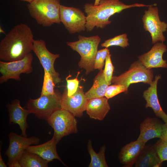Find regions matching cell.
Listing matches in <instances>:
<instances>
[{
    "mask_svg": "<svg viewBox=\"0 0 167 167\" xmlns=\"http://www.w3.org/2000/svg\"><path fill=\"white\" fill-rule=\"evenodd\" d=\"M163 124L157 118L147 117L141 123L140 133L137 139L144 144L155 138H161Z\"/></svg>",
    "mask_w": 167,
    "mask_h": 167,
    "instance_id": "cell-17",
    "label": "cell"
},
{
    "mask_svg": "<svg viewBox=\"0 0 167 167\" xmlns=\"http://www.w3.org/2000/svg\"><path fill=\"white\" fill-rule=\"evenodd\" d=\"M145 145V144L137 140L126 144L122 148L119 153L120 162L124 167H132Z\"/></svg>",
    "mask_w": 167,
    "mask_h": 167,
    "instance_id": "cell-18",
    "label": "cell"
},
{
    "mask_svg": "<svg viewBox=\"0 0 167 167\" xmlns=\"http://www.w3.org/2000/svg\"><path fill=\"white\" fill-rule=\"evenodd\" d=\"M108 100L104 96L88 100L86 111L90 118L104 119L110 109Z\"/></svg>",
    "mask_w": 167,
    "mask_h": 167,
    "instance_id": "cell-20",
    "label": "cell"
},
{
    "mask_svg": "<svg viewBox=\"0 0 167 167\" xmlns=\"http://www.w3.org/2000/svg\"><path fill=\"white\" fill-rule=\"evenodd\" d=\"M153 146L161 162L167 161V142L160 139Z\"/></svg>",
    "mask_w": 167,
    "mask_h": 167,
    "instance_id": "cell-29",
    "label": "cell"
},
{
    "mask_svg": "<svg viewBox=\"0 0 167 167\" xmlns=\"http://www.w3.org/2000/svg\"><path fill=\"white\" fill-rule=\"evenodd\" d=\"M150 5L141 3L126 5L120 0H101L99 4L94 6L92 3H86L84 6L86 14V30L92 31L96 27L103 28L110 24V17L122 11L134 7H148Z\"/></svg>",
    "mask_w": 167,
    "mask_h": 167,
    "instance_id": "cell-2",
    "label": "cell"
},
{
    "mask_svg": "<svg viewBox=\"0 0 167 167\" xmlns=\"http://www.w3.org/2000/svg\"><path fill=\"white\" fill-rule=\"evenodd\" d=\"M79 73V72H78L76 78L74 79H68L69 77L71 76V75H68L66 78L67 82V95L68 96H71L74 94L78 89L79 81L77 77Z\"/></svg>",
    "mask_w": 167,
    "mask_h": 167,
    "instance_id": "cell-31",
    "label": "cell"
},
{
    "mask_svg": "<svg viewBox=\"0 0 167 167\" xmlns=\"http://www.w3.org/2000/svg\"><path fill=\"white\" fill-rule=\"evenodd\" d=\"M57 144L54 137L49 141L42 144L35 146H28L26 150L28 152L37 154L49 162L56 159L60 161L66 166L59 156L57 151L56 145Z\"/></svg>",
    "mask_w": 167,
    "mask_h": 167,
    "instance_id": "cell-19",
    "label": "cell"
},
{
    "mask_svg": "<svg viewBox=\"0 0 167 167\" xmlns=\"http://www.w3.org/2000/svg\"><path fill=\"white\" fill-rule=\"evenodd\" d=\"M0 32L1 33H3L5 34H5V31H4V30H3L1 26L0 27Z\"/></svg>",
    "mask_w": 167,
    "mask_h": 167,
    "instance_id": "cell-35",
    "label": "cell"
},
{
    "mask_svg": "<svg viewBox=\"0 0 167 167\" xmlns=\"http://www.w3.org/2000/svg\"><path fill=\"white\" fill-rule=\"evenodd\" d=\"M41 96L53 95L55 93L54 88L55 84L50 74L45 70Z\"/></svg>",
    "mask_w": 167,
    "mask_h": 167,
    "instance_id": "cell-26",
    "label": "cell"
},
{
    "mask_svg": "<svg viewBox=\"0 0 167 167\" xmlns=\"http://www.w3.org/2000/svg\"><path fill=\"white\" fill-rule=\"evenodd\" d=\"M153 71L146 68L138 60L130 65L128 70L120 75L113 76L112 83L123 85L128 89L132 84L142 82L150 84L153 81Z\"/></svg>",
    "mask_w": 167,
    "mask_h": 167,
    "instance_id": "cell-7",
    "label": "cell"
},
{
    "mask_svg": "<svg viewBox=\"0 0 167 167\" xmlns=\"http://www.w3.org/2000/svg\"><path fill=\"white\" fill-rule=\"evenodd\" d=\"M109 85L106 81L101 69L93 79V84L90 89L85 93L88 100L105 96Z\"/></svg>",
    "mask_w": 167,
    "mask_h": 167,
    "instance_id": "cell-22",
    "label": "cell"
},
{
    "mask_svg": "<svg viewBox=\"0 0 167 167\" xmlns=\"http://www.w3.org/2000/svg\"><path fill=\"white\" fill-rule=\"evenodd\" d=\"M32 51L37 57L44 70L50 74L55 84L60 83L61 79L59 77V74L55 71L54 66L55 60L59 57V54L51 53L46 48L45 41L41 39L34 40Z\"/></svg>",
    "mask_w": 167,
    "mask_h": 167,
    "instance_id": "cell-11",
    "label": "cell"
},
{
    "mask_svg": "<svg viewBox=\"0 0 167 167\" xmlns=\"http://www.w3.org/2000/svg\"><path fill=\"white\" fill-rule=\"evenodd\" d=\"M167 50L166 46L163 42L154 44L147 52L138 56V60L147 68H167V61L163 58V55Z\"/></svg>",
    "mask_w": 167,
    "mask_h": 167,
    "instance_id": "cell-14",
    "label": "cell"
},
{
    "mask_svg": "<svg viewBox=\"0 0 167 167\" xmlns=\"http://www.w3.org/2000/svg\"><path fill=\"white\" fill-rule=\"evenodd\" d=\"M9 143L5 154L8 157L7 164L9 166L14 162L19 161L21 155L26 148L33 144H38L40 139L36 137L29 138L11 132L8 135Z\"/></svg>",
    "mask_w": 167,
    "mask_h": 167,
    "instance_id": "cell-12",
    "label": "cell"
},
{
    "mask_svg": "<svg viewBox=\"0 0 167 167\" xmlns=\"http://www.w3.org/2000/svg\"><path fill=\"white\" fill-rule=\"evenodd\" d=\"M88 101L84 92L83 86H79L76 92L71 96L67 95L66 88L62 95L61 108L70 112L75 117L80 118L86 110Z\"/></svg>",
    "mask_w": 167,
    "mask_h": 167,
    "instance_id": "cell-13",
    "label": "cell"
},
{
    "mask_svg": "<svg viewBox=\"0 0 167 167\" xmlns=\"http://www.w3.org/2000/svg\"><path fill=\"white\" fill-rule=\"evenodd\" d=\"M75 116L63 109L53 113L46 121L54 130L53 136L57 143L63 137L78 132L77 121Z\"/></svg>",
    "mask_w": 167,
    "mask_h": 167,
    "instance_id": "cell-5",
    "label": "cell"
},
{
    "mask_svg": "<svg viewBox=\"0 0 167 167\" xmlns=\"http://www.w3.org/2000/svg\"><path fill=\"white\" fill-rule=\"evenodd\" d=\"M62 94L57 90L53 95L41 96L36 99L30 98L26 108L39 119L46 120L56 110L61 109Z\"/></svg>",
    "mask_w": 167,
    "mask_h": 167,
    "instance_id": "cell-6",
    "label": "cell"
},
{
    "mask_svg": "<svg viewBox=\"0 0 167 167\" xmlns=\"http://www.w3.org/2000/svg\"><path fill=\"white\" fill-rule=\"evenodd\" d=\"M101 0H95L93 4L94 6H96L99 4Z\"/></svg>",
    "mask_w": 167,
    "mask_h": 167,
    "instance_id": "cell-34",
    "label": "cell"
},
{
    "mask_svg": "<svg viewBox=\"0 0 167 167\" xmlns=\"http://www.w3.org/2000/svg\"><path fill=\"white\" fill-rule=\"evenodd\" d=\"M109 52V49L106 48L98 50L94 63V70L98 69L100 70L102 69L105 64V61L106 56Z\"/></svg>",
    "mask_w": 167,
    "mask_h": 167,
    "instance_id": "cell-28",
    "label": "cell"
},
{
    "mask_svg": "<svg viewBox=\"0 0 167 167\" xmlns=\"http://www.w3.org/2000/svg\"><path fill=\"white\" fill-rule=\"evenodd\" d=\"M60 0H34L27 5L31 16L44 27L61 23Z\"/></svg>",
    "mask_w": 167,
    "mask_h": 167,
    "instance_id": "cell-3",
    "label": "cell"
},
{
    "mask_svg": "<svg viewBox=\"0 0 167 167\" xmlns=\"http://www.w3.org/2000/svg\"><path fill=\"white\" fill-rule=\"evenodd\" d=\"M161 78L160 75L155 76L150 86L143 92V97L146 102L145 107L151 108L157 117L161 118L165 123H167V114L163 110L160 104L157 94V84Z\"/></svg>",
    "mask_w": 167,
    "mask_h": 167,
    "instance_id": "cell-16",
    "label": "cell"
},
{
    "mask_svg": "<svg viewBox=\"0 0 167 167\" xmlns=\"http://www.w3.org/2000/svg\"><path fill=\"white\" fill-rule=\"evenodd\" d=\"M6 106L9 112V124H18L21 131V135L27 137L26 131L28 125L27 118L30 113L28 110L22 107L20 101L17 99L14 100L11 103H8Z\"/></svg>",
    "mask_w": 167,
    "mask_h": 167,
    "instance_id": "cell-15",
    "label": "cell"
},
{
    "mask_svg": "<svg viewBox=\"0 0 167 167\" xmlns=\"http://www.w3.org/2000/svg\"><path fill=\"white\" fill-rule=\"evenodd\" d=\"M20 0L27 2H28V3H30L32 2L34 0Z\"/></svg>",
    "mask_w": 167,
    "mask_h": 167,
    "instance_id": "cell-36",
    "label": "cell"
},
{
    "mask_svg": "<svg viewBox=\"0 0 167 167\" xmlns=\"http://www.w3.org/2000/svg\"><path fill=\"white\" fill-rule=\"evenodd\" d=\"M33 55L30 53L20 60L10 62L0 61V84L10 79L20 81V75L21 74L31 73L33 70Z\"/></svg>",
    "mask_w": 167,
    "mask_h": 167,
    "instance_id": "cell-9",
    "label": "cell"
},
{
    "mask_svg": "<svg viewBox=\"0 0 167 167\" xmlns=\"http://www.w3.org/2000/svg\"><path fill=\"white\" fill-rule=\"evenodd\" d=\"M79 40L67 42V45L73 50L78 52L81 58L78 63L79 67L85 70L88 75L94 71V65L101 38L98 35L86 37L79 35Z\"/></svg>",
    "mask_w": 167,
    "mask_h": 167,
    "instance_id": "cell-4",
    "label": "cell"
},
{
    "mask_svg": "<svg viewBox=\"0 0 167 167\" xmlns=\"http://www.w3.org/2000/svg\"><path fill=\"white\" fill-rule=\"evenodd\" d=\"M122 92L126 94L128 92V89L125 86L116 84L109 85L106 90L105 96L109 99Z\"/></svg>",
    "mask_w": 167,
    "mask_h": 167,
    "instance_id": "cell-30",
    "label": "cell"
},
{
    "mask_svg": "<svg viewBox=\"0 0 167 167\" xmlns=\"http://www.w3.org/2000/svg\"><path fill=\"white\" fill-rule=\"evenodd\" d=\"M60 17L61 22L70 34L86 30V16L79 8L61 5Z\"/></svg>",
    "mask_w": 167,
    "mask_h": 167,
    "instance_id": "cell-10",
    "label": "cell"
},
{
    "mask_svg": "<svg viewBox=\"0 0 167 167\" xmlns=\"http://www.w3.org/2000/svg\"><path fill=\"white\" fill-rule=\"evenodd\" d=\"M153 145H145L135 163L136 167H159L162 165Z\"/></svg>",
    "mask_w": 167,
    "mask_h": 167,
    "instance_id": "cell-21",
    "label": "cell"
},
{
    "mask_svg": "<svg viewBox=\"0 0 167 167\" xmlns=\"http://www.w3.org/2000/svg\"><path fill=\"white\" fill-rule=\"evenodd\" d=\"M34 40L32 30L27 25H15L0 42V59L7 62L23 59L32 51Z\"/></svg>",
    "mask_w": 167,
    "mask_h": 167,
    "instance_id": "cell-1",
    "label": "cell"
},
{
    "mask_svg": "<svg viewBox=\"0 0 167 167\" xmlns=\"http://www.w3.org/2000/svg\"><path fill=\"white\" fill-rule=\"evenodd\" d=\"M128 41L127 34H122L105 41L101 44V46L106 48L114 46H119L124 48L129 45Z\"/></svg>",
    "mask_w": 167,
    "mask_h": 167,
    "instance_id": "cell-25",
    "label": "cell"
},
{
    "mask_svg": "<svg viewBox=\"0 0 167 167\" xmlns=\"http://www.w3.org/2000/svg\"><path fill=\"white\" fill-rule=\"evenodd\" d=\"M160 139L167 142V123L163 124L161 136Z\"/></svg>",
    "mask_w": 167,
    "mask_h": 167,
    "instance_id": "cell-32",
    "label": "cell"
},
{
    "mask_svg": "<svg viewBox=\"0 0 167 167\" xmlns=\"http://www.w3.org/2000/svg\"><path fill=\"white\" fill-rule=\"evenodd\" d=\"M111 54L109 52L105 60V68L103 70L105 79L109 85L112 83V79L114 67L113 65L111 59Z\"/></svg>",
    "mask_w": 167,
    "mask_h": 167,
    "instance_id": "cell-27",
    "label": "cell"
},
{
    "mask_svg": "<svg viewBox=\"0 0 167 167\" xmlns=\"http://www.w3.org/2000/svg\"><path fill=\"white\" fill-rule=\"evenodd\" d=\"M0 167H6V165L5 164L2 159L1 153V150L0 151Z\"/></svg>",
    "mask_w": 167,
    "mask_h": 167,
    "instance_id": "cell-33",
    "label": "cell"
},
{
    "mask_svg": "<svg viewBox=\"0 0 167 167\" xmlns=\"http://www.w3.org/2000/svg\"><path fill=\"white\" fill-rule=\"evenodd\" d=\"M156 4L151 5L145 10L142 20L143 28L150 33L152 43L163 42L166 40L163 33L167 30V23L161 20Z\"/></svg>",
    "mask_w": 167,
    "mask_h": 167,
    "instance_id": "cell-8",
    "label": "cell"
},
{
    "mask_svg": "<svg viewBox=\"0 0 167 167\" xmlns=\"http://www.w3.org/2000/svg\"><path fill=\"white\" fill-rule=\"evenodd\" d=\"M21 167H47L48 162L37 154L25 150L19 160Z\"/></svg>",
    "mask_w": 167,
    "mask_h": 167,
    "instance_id": "cell-23",
    "label": "cell"
},
{
    "mask_svg": "<svg viewBox=\"0 0 167 167\" xmlns=\"http://www.w3.org/2000/svg\"><path fill=\"white\" fill-rule=\"evenodd\" d=\"M87 148L91 158V162L89 167H108L105 156L106 149L105 145L102 146L98 153H96L93 149L91 139L88 141Z\"/></svg>",
    "mask_w": 167,
    "mask_h": 167,
    "instance_id": "cell-24",
    "label": "cell"
}]
</instances>
